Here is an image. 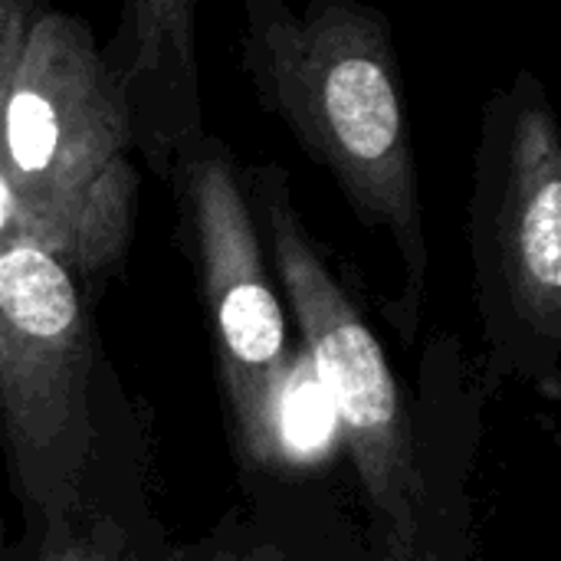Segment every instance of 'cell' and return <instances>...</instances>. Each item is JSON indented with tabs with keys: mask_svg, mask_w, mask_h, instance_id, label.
Here are the masks:
<instances>
[{
	"mask_svg": "<svg viewBox=\"0 0 561 561\" xmlns=\"http://www.w3.org/2000/svg\"><path fill=\"white\" fill-rule=\"evenodd\" d=\"M243 53L263 102L335 178L352 210L394 237L414 322L431 256L388 20L358 3L293 13L256 0L247 10Z\"/></svg>",
	"mask_w": 561,
	"mask_h": 561,
	"instance_id": "6da1fadb",
	"label": "cell"
},
{
	"mask_svg": "<svg viewBox=\"0 0 561 561\" xmlns=\"http://www.w3.org/2000/svg\"><path fill=\"white\" fill-rule=\"evenodd\" d=\"M128 105L92 26L72 13L30 20L0 122V171L23 240L72 273L112 266L135 220Z\"/></svg>",
	"mask_w": 561,
	"mask_h": 561,
	"instance_id": "7a4b0ae2",
	"label": "cell"
},
{
	"mask_svg": "<svg viewBox=\"0 0 561 561\" xmlns=\"http://www.w3.org/2000/svg\"><path fill=\"white\" fill-rule=\"evenodd\" d=\"M250 210L263 224L260 237H266L273 273L293 302L306 358L352 450L385 559L431 561V493L381 342L309 240L279 168L253 174Z\"/></svg>",
	"mask_w": 561,
	"mask_h": 561,
	"instance_id": "3957f363",
	"label": "cell"
},
{
	"mask_svg": "<svg viewBox=\"0 0 561 561\" xmlns=\"http://www.w3.org/2000/svg\"><path fill=\"white\" fill-rule=\"evenodd\" d=\"M89 329L72 270L30 240L0 250V411L13 483L43 542L69 533L92 457Z\"/></svg>",
	"mask_w": 561,
	"mask_h": 561,
	"instance_id": "277c9868",
	"label": "cell"
},
{
	"mask_svg": "<svg viewBox=\"0 0 561 561\" xmlns=\"http://www.w3.org/2000/svg\"><path fill=\"white\" fill-rule=\"evenodd\" d=\"M181 181L220 381L240 444L253 463L276 467L289 450L286 404L302 355L289 352L286 312L263 260L260 227L224 148L194 151Z\"/></svg>",
	"mask_w": 561,
	"mask_h": 561,
	"instance_id": "5b68a950",
	"label": "cell"
},
{
	"mask_svg": "<svg viewBox=\"0 0 561 561\" xmlns=\"http://www.w3.org/2000/svg\"><path fill=\"white\" fill-rule=\"evenodd\" d=\"M500 260L516 312L549 342L561 335V145L542 105L516 115L500 207Z\"/></svg>",
	"mask_w": 561,
	"mask_h": 561,
	"instance_id": "8992f818",
	"label": "cell"
},
{
	"mask_svg": "<svg viewBox=\"0 0 561 561\" xmlns=\"http://www.w3.org/2000/svg\"><path fill=\"white\" fill-rule=\"evenodd\" d=\"M191 13V3L181 0H141L128 7L131 56L115 76L125 89L128 122L138 115V135H145L154 161L191 138L197 118Z\"/></svg>",
	"mask_w": 561,
	"mask_h": 561,
	"instance_id": "52a82bcc",
	"label": "cell"
},
{
	"mask_svg": "<svg viewBox=\"0 0 561 561\" xmlns=\"http://www.w3.org/2000/svg\"><path fill=\"white\" fill-rule=\"evenodd\" d=\"M122 542L112 529L95 526L89 536H72V529L53 542L39 546L36 561H122Z\"/></svg>",
	"mask_w": 561,
	"mask_h": 561,
	"instance_id": "ba28073f",
	"label": "cell"
},
{
	"mask_svg": "<svg viewBox=\"0 0 561 561\" xmlns=\"http://www.w3.org/2000/svg\"><path fill=\"white\" fill-rule=\"evenodd\" d=\"M36 7L23 3V0H0V122H3V102H7V89L30 30Z\"/></svg>",
	"mask_w": 561,
	"mask_h": 561,
	"instance_id": "9c48e42d",
	"label": "cell"
},
{
	"mask_svg": "<svg viewBox=\"0 0 561 561\" xmlns=\"http://www.w3.org/2000/svg\"><path fill=\"white\" fill-rule=\"evenodd\" d=\"M13 240H23V233H20L16 204H13L10 187H7V178H3V171H0V250L10 247Z\"/></svg>",
	"mask_w": 561,
	"mask_h": 561,
	"instance_id": "30bf717a",
	"label": "cell"
},
{
	"mask_svg": "<svg viewBox=\"0 0 561 561\" xmlns=\"http://www.w3.org/2000/svg\"><path fill=\"white\" fill-rule=\"evenodd\" d=\"M207 561H279V556L270 549H256V552H214Z\"/></svg>",
	"mask_w": 561,
	"mask_h": 561,
	"instance_id": "8fae6325",
	"label": "cell"
},
{
	"mask_svg": "<svg viewBox=\"0 0 561 561\" xmlns=\"http://www.w3.org/2000/svg\"><path fill=\"white\" fill-rule=\"evenodd\" d=\"M154 561H187V556H181V552H171V556H161V559Z\"/></svg>",
	"mask_w": 561,
	"mask_h": 561,
	"instance_id": "7c38bea8",
	"label": "cell"
}]
</instances>
